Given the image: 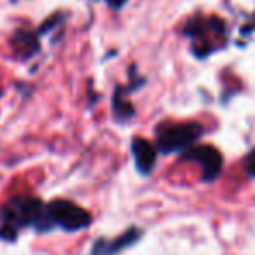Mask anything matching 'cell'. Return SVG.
Wrapping results in <instances>:
<instances>
[{
  "instance_id": "6",
  "label": "cell",
  "mask_w": 255,
  "mask_h": 255,
  "mask_svg": "<svg viewBox=\"0 0 255 255\" xmlns=\"http://www.w3.org/2000/svg\"><path fill=\"white\" fill-rule=\"evenodd\" d=\"M131 154L135 161V168L140 175H150L156 166L157 149L150 142L143 138H135L131 142Z\"/></svg>"
},
{
  "instance_id": "4",
  "label": "cell",
  "mask_w": 255,
  "mask_h": 255,
  "mask_svg": "<svg viewBox=\"0 0 255 255\" xmlns=\"http://www.w3.org/2000/svg\"><path fill=\"white\" fill-rule=\"evenodd\" d=\"M184 161H192L201 166L203 182H213L220 175L224 166V157L219 149L212 145H191L182 154Z\"/></svg>"
},
{
  "instance_id": "5",
  "label": "cell",
  "mask_w": 255,
  "mask_h": 255,
  "mask_svg": "<svg viewBox=\"0 0 255 255\" xmlns=\"http://www.w3.org/2000/svg\"><path fill=\"white\" fill-rule=\"evenodd\" d=\"M142 236V229H138V227H128L121 236L112 238V240H105V238L96 240L89 255H117L119 252L133 247Z\"/></svg>"
},
{
  "instance_id": "8",
  "label": "cell",
  "mask_w": 255,
  "mask_h": 255,
  "mask_svg": "<svg viewBox=\"0 0 255 255\" xmlns=\"http://www.w3.org/2000/svg\"><path fill=\"white\" fill-rule=\"evenodd\" d=\"M112 110H114V117H116V121H119V123L133 119V116H135V109H133V105L128 102L126 98H123V91H121V89H117L116 95H114Z\"/></svg>"
},
{
  "instance_id": "2",
  "label": "cell",
  "mask_w": 255,
  "mask_h": 255,
  "mask_svg": "<svg viewBox=\"0 0 255 255\" xmlns=\"http://www.w3.org/2000/svg\"><path fill=\"white\" fill-rule=\"evenodd\" d=\"M93 222V217L88 210L72 203L68 199H54L44 205V213L37 233H49L54 229H61L65 233L82 231Z\"/></svg>"
},
{
  "instance_id": "11",
  "label": "cell",
  "mask_w": 255,
  "mask_h": 255,
  "mask_svg": "<svg viewBox=\"0 0 255 255\" xmlns=\"http://www.w3.org/2000/svg\"><path fill=\"white\" fill-rule=\"evenodd\" d=\"M0 95H2V91H0Z\"/></svg>"
},
{
  "instance_id": "10",
  "label": "cell",
  "mask_w": 255,
  "mask_h": 255,
  "mask_svg": "<svg viewBox=\"0 0 255 255\" xmlns=\"http://www.w3.org/2000/svg\"><path fill=\"white\" fill-rule=\"evenodd\" d=\"M112 7H123L124 4H126V0H107Z\"/></svg>"
},
{
  "instance_id": "3",
  "label": "cell",
  "mask_w": 255,
  "mask_h": 255,
  "mask_svg": "<svg viewBox=\"0 0 255 255\" xmlns=\"http://www.w3.org/2000/svg\"><path fill=\"white\" fill-rule=\"evenodd\" d=\"M203 126L194 121L189 123H175L164 124L157 128V140L156 149L161 154H173L180 150H187L191 145H194L203 135Z\"/></svg>"
},
{
  "instance_id": "9",
  "label": "cell",
  "mask_w": 255,
  "mask_h": 255,
  "mask_svg": "<svg viewBox=\"0 0 255 255\" xmlns=\"http://www.w3.org/2000/svg\"><path fill=\"white\" fill-rule=\"evenodd\" d=\"M245 170L250 177L255 178V150H252L247 157H245Z\"/></svg>"
},
{
  "instance_id": "1",
  "label": "cell",
  "mask_w": 255,
  "mask_h": 255,
  "mask_svg": "<svg viewBox=\"0 0 255 255\" xmlns=\"http://www.w3.org/2000/svg\"><path fill=\"white\" fill-rule=\"evenodd\" d=\"M44 203L33 196H14L0 208V238L14 241L26 227L39 229Z\"/></svg>"
},
{
  "instance_id": "7",
  "label": "cell",
  "mask_w": 255,
  "mask_h": 255,
  "mask_svg": "<svg viewBox=\"0 0 255 255\" xmlns=\"http://www.w3.org/2000/svg\"><path fill=\"white\" fill-rule=\"evenodd\" d=\"M11 47L12 54L18 60L25 61L30 60L33 54L39 51V37L33 32H26V30H16L14 35L11 37Z\"/></svg>"
}]
</instances>
